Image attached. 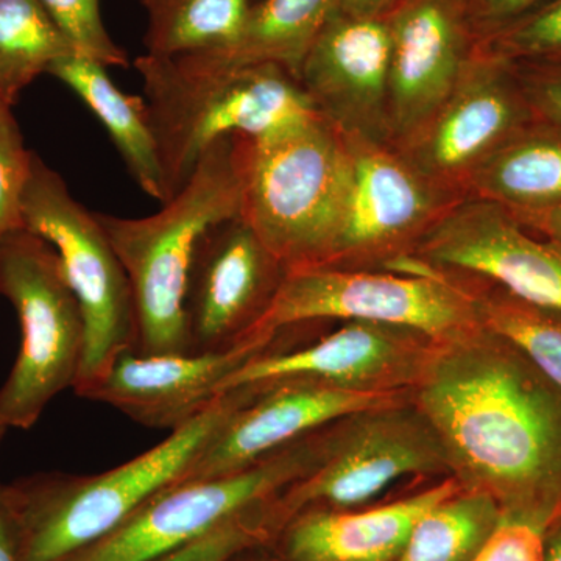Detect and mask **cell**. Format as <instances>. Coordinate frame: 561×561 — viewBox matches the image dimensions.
I'll list each match as a JSON object with an SVG mask.
<instances>
[{
  "label": "cell",
  "instance_id": "cell-32",
  "mask_svg": "<svg viewBox=\"0 0 561 561\" xmlns=\"http://www.w3.org/2000/svg\"><path fill=\"white\" fill-rule=\"evenodd\" d=\"M545 529L524 519L502 516L501 523L471 561H542Z\"/></svg>",
  "mask_w": 561,
  "mask_h": 561
},
{
  "label": "cell",
  "instance_id": "cell-18",
  "mask_svg": "<svg viewBox=\"0 0 561 561\" xmlns=\"http://www.w3.org/2000/svg\"><path fill=\"white\" fill-rule=\"evenodd\" d=\"M256 389V397L232 413L206 443L181 482L241 471L334 421L367 409L412 400V391L356 393L302 379L268 383Z\"/></svg>",
  "mask_w": 561,
  "mask_h": 561
},
{
  "label": "cell",
  "instance_id": "cell-30",
  "mask_svg": "<svg viewBox=\"0 0 561 561\" xmlns=\"http://www.w3.org/2000/svg\"><path fill=\"white\" fill-rule=\"evenodd\" d=\"M73 51L111 68H128L127 51L117 46L103 22L101 0H38Z\"/></svg>",
  "mask_w": 561,
  "mask_h": 561
},
{
  "label": "cell",
  "instance_id": "cell-33",
  "mask_svg": "<svg viewBox=\"0 0 561 561\" xmlns=\"http://www.w3.org/2000/svg\"><path fill=\"white\" fill-rule=\"evenodd\" d=\"M513 66L535 117L561 127V62Z\"/></svg>",
  "mask_w": 561,
  "mask_h": 561
},
{
  "label": "cell",
  "instance_id": "cell-14",
  "mask_svg": "<svg viewBox=\"0 0 561 561\" xmlns=\"http://www.w3.org/2000/svg\"><path fill=\"white\" fill-rule=\"evenodd\" d=\"M440 272L490 280L535 305L561 311V245L523 227L507 209L461 198L435 221L412 251Z\"/></svg>",
  "mask_w": 561,
  "mask_h": 561
},
{
  "label": "cell",
  "instance_id": "cell-22",
  "mask_svg": "<svg viewBox=\"0 0 561 561\" xmlns=\"http://www.w3.org/2000/svg\"><path fill=\"white\" fill-rule=\"evenodd\" d=\"M47 73L76 92L102 122L140 190L154 201H168L146 101L122 92L110 79L105 66L83 55L60 58Z\"/></svg>",
  "mask_w": 561,
  "mask_h": 561
},
{
  "label": "cell",
  "instance_id": "cell-31",
  "mask_svg": "<svg viewBox=\"0 0 561 561\" xmlns=\"http://www.w3.org/2000/svg\"><path fill=\"white\" fill-rule=\"evenodd\" d=\"M32 160L33 151L25 147L11 111L0 114V239L24 228L22 195Z\"/></svg>",
  "mask_w": 561,
  "mask_h": 561
},
{
  "label": "cell",
  "instance_id": "cell-12",
  "mask_svg": "<svg viewBox=\"0 0 561 561\" xmlns=\"http://www.w3.org/2000/svg\"><path fill=\"white\" fill-rule=\"evenodd\" d=\"M278 341L232 373L221 394L289 379L356 393H402L419 386L438 346L412 328L373 321H345L300 348H280Z\"/></svg>",
  "mask_w": 561,
  "mask_h": 561
},
{
  "label": "cell",
  "instance_id": "cell-15",
  "mask_svg": "<svg viewBox=\"0 0 561 561\" xmlns=\"http://www.w3.org/2000/svg\"><path fill=\"white\" fill-rule=\"evenodd\" d=\"M286 272L241 216L209 228L195 251L184 301L191 353L254 345L251 332Z\"/></svg>",
  "mask_w": 561,
  "mask_h": 561
},
{
  "label": "cell",
  "instance_id": "cell-36",
  "mask_svg": "<svg viewBox=\"0 0 561 561\" xmlns=\"http://www.w3.org/2000/svg\"><path fill=\"white\" fill-rule=\"evenodd\" d=\"M512 216L527 230L537 232L553 242H559L561 245V206L560 208L540 210V213L512 214Z\"/></svg>",
  "mask_w": 561,
  "mask_h": 561
},
{
  "label": "cell",
  "instance_id": "cell-38",
  "mask_svg": "<svg viewBox=\"0 0 561 561\" xmlns=\"http://www.w3.org/2000/svg\"><path fill=\"white\" fill-rule=\"evenodd\" d=\"M542 561H561V516L545 530Z\"/></svg>",
  "mask_w": 561,
  "mask_h": 561
},
{
  "label": "cell",
  "instance_id": "cell-13",
  "mask_svg": "<svg viewBox=\"0 0 561 561\" xmlns=\"http://www.w3.org/2000/svg\"><path fill=\"white\" fill-rule=\"evenodd\" d=\"M534 119L515 66L478 46L451 95L397 149L435 186L461 197L472 172Z\"/></svg>",
  "mask_w": 561,
  "mask_h": 561
},
{
  "label": "cell",
  "instance_id": "cell-27",
  "mask_svg": "<svg viewBox=\"0 0 561 561\" xmlns=\"http://www.w3.org/2000/svg\"><path fill=\"white\" fill-rule=\"evenodd\" d=\"M476 291L479 319L561 387V311L516 297L490 280Z\"/></svg>",
  "mask_w": 561,
  "mask_h": 561
},
{
  "label": "cell",
  "instance_id": "cell-21",
  "mask_svg": "<svg viewBox=\"0 0 561 561\" xmlns=\"http://www.w3.org/2000/svg\"><path fill=\"white\" fill-rule=\"evenodd\" d=\"M465 191L512 214L561 206V127L534 119L472 172Z\"/></svg>",
  "mask_w": 561,
  "mask_h": 561
},
{
  "label": "cell",
  "instance_id": "cell-3",
  "mask_svg": "<svg viewBox=\"0 0 561 561\" xmlns=\"http://www.w3.org/2000/svg\"><path fill=\"white\" fill-rule=\"evenodd\" d=\"M236 135L217 140L187 183L147 217L95 213L127 272L140 354L191 353L186 301L198 242L214 225L241 216Z\"/></svg>",
  "mask_w": 561,
  "mask_h": 561
},
{
  "label": "cell",
  "instance_id": "cell-16",
  "mask_svg": "<svg viewBox=\"0 0 561 561\" xmlns=\"http://www.w3.org/2000/svg\"><path fill=\"white\" fill-rule=\"evenodd\" d=\"M386 20L390 125L398 147L419 133L451 95L479 43L467 0H402Z\"/></svg>",
  "mask_w": 561,
  "mask_h": 561
},
{
  "label": "cell",
  "instance_id": "cell-8",
  "mask_svg": "<svg viewBox=\"0 0 561 561\" xmlns=\"http://www.w3.org/2000/svg\"><path fill=\"white\" fill-rule=\"evenodd\" d=\"M22 224L58 254L83 313V360L73 387L79 394L117 357L138 348L130 279L95 213L77 202L60 173L36 153L22 195Z\"/></svg>",
  "mask_w": 561,
  "mask_h": 561
},
{
  "label": "cell",
  "instance_id": "cell-4",
  "mask_svg": "<svg viewBox=\"0 0 561 561\" xmlns=\"http://www.w3.org/2000/svg\"><path fill=\"white\" fill-rule=\"evenodd\" d=\"M257 389H236L164 442L94 476L44 472L9 485L24 561H58L121 526L162 490L180 483L206 443Z\"/></svg>",
  "mask_w": 561,
  "mask_h": 561
},
{
  "label": "cell",
  "instance_id": "cell-20",
  "mask_svg": "<svg viewBox=\"0 0 561 561\" xmlns=\"http://www.w3.org/2000/svg\"><path fill=\"white\" fill-rule=\"evenodd\" d=\"M463 486L453 476L430 490L370 508H301L268 546L280 561H397L409 535L431 507Z\"/></svg>",
  "mask_w": 561,
  "mask_h": 561
},
{
  "label": "cell",
  "instance_id": "cell-1",
  "mask_svg": "<svg viewBox=\"0 0 561 561\" xmlns=\"http://www.w3.org/2000/svg\"><path fill=\"white\" fill-rule=\"evenodd\" d=\"M412 402L465 490L545 530L560 518L561 387L511 342L481 328L438 343Z\"/></svg>",
  "mask_w": 561,
  "mask_h": 561
},
{
  "label": "cell",
  "instance_id": "cell-11",
  "mask_svg": "<svg viewBox=\"0 0 561 561\" xmlns=\"http://www.w3.org/2000/svg\"><path fill=\"white\" fill-rule=\"evenodd\" d=\"M346 140L348 187L324 267H391L411 256L432 225L461 197L421 175L394 146L354 136Z\"/></svg>",
  "mask_w": 561,
  "mask_h": 561
},
{
  "label": "cell",
  "instance_id": "cell-40",
  "mask_svg": "<svg viewBox=\"0 0 561 561\" xmlns=\"http://www.w3.org/2000/svg\"><path fill=\"white\" fill-rule=\"evenodd\" d=\"M7 431H9V426H7L5 421L0 416V443H2L3 437H5Z\"/></svg>",
  "mask_w": 561,
  "mask_h": 561
},
{
  "label": "cell",
  "instance_id": "cell-39",
  "mask_svg": "<svg viewBox=\"0 0 561 561\" xmlns=\"http://www.w3.org/2000/svg\"><path fill=\"white\" fill-rule=\"evenodd\" d=\"M268 545H257L253 546V548L245 549V551L236 553L234 557H231L228 561H280L276 553L273 552V556H268Z\"/></svg>",
  "mask_w": 561,
  "mask_h": 561
},
{
  "label": "cell",
  "instance_id": "cell-24",
  "mask_svg": "<svg viewBox=\"0 0 561 561\" xmlns=\"http://www.w3.org/2000/svg\"><path fill=\"white\" fill-rule=\"evenodd\" d=\"M147 11V54L224 55L241 38L251 0H139Z\"/></svg>",
  "mask_w": 561,
  "mask_h": 561
},
{
  "label": "cell",
  "instance_id": "cell-34",
  "mask_svg": "<svg viewBox=\"0 0 561 561\" xmlns=\"http://www.w3.org/2000/svg\"><path fill=\"white\" fill-rule=\"evenodd\" d=\"M548 0H467L478 43L508 27Z\"/></svg>",
  "mask_w": 561,
  "mask_h": 561
},
{
  "label": "cell",
  "instance_id": "cell-10",
  "mask_svg": "<svg viewBox=\"0 0 561 561\" xmlns=\"http://www.w3.org/2000/svg\"><path fill=\"white\" fill-rule=\"evenodd\" d=\"M408 476H451L440 437L412 400L334 421L319 467L278 501L287 519L301 508L367 504Z\"/></svg>",
  "mask_w": 561,
  "mask_h": 561
},
{
  "label": "cell",
  "instance_id": "cell-42",
  "mask_svg": "<svg viewBox=\"0 0 561 561\" xmlns=\"http://www.w3.org/2000/svg\"><path fill=\"white\" fill-rule=\"evenodd\" d=\"M257 0H251V5H253V3H256Z\"/></svg>",
  "mask_w": 561,
  "mask_h": 561
},
{
  "label": "cell",
  "instance_id": "cell-23",
  "mask_svg": "<svg viewBox=\"0 0 561 561\" xmlns=\"http://www.w3.org/2000/svg\"><path fill=\"white\" fill-rule=\"evenodd\" d=\"M339 0H257L241 38L224 55H208L231 65H276L297 79L321 28Z\"/></svg>",
  "mask_w": 561,
  "mask_h": 561
},
{
  "label": "cell",
  "instance_id": "cell-17",
  "mask_svg": "<svg viewBox=\"0 0 561 561\" xmlns=\"http://www.w3.org/2000/svg\"><path fill=\"white\" fill-rule=\"evenodd\" d=\"M389 69L386 18L335 10L302 60L297 80L321 116L343 135L393 146Z\"/></svg>",
  "mask_w": 561,
  "mask_h": 561
},
{
  "label": "cell",
  "instance_id": "cell-35",
  "mask_svg": "<svg viewBox=\"0 0 561 561\" xmlns=\"http://www.w3.org/2000/svg\"><path fill=\"white\" fill-rule=\"evenodd\" d=\"M0 561H24L20 523L11 504L9 485L0 482Z\"/></svg>",
  "mask_w": 561,
  "mask_h": 561
},
{
  "label": "cell",
  "instance_id": "cell-7",
  "mask_svg": "<svg viewBox=\"0 0 561 561\" xmlns=\"http://www.w3.org/2000/svg\"><path fill=\"white\" fill-rule=\"evenodd\" d=\"M0 295L21 327L20 353L0 387V416L9 430H31L58 394L76 387L83 313L58 254L25 228L0 239Z\"/></svg>",
  "mask_w": 561,
  "mask_h": 561
},
{
  "label": "cell",
  "instance_id": "cell-2",
  "mask_svg": "<svg viewBox=\"0 0 561 561\" xmlns=\"http://www.w3.org/2000/svg\"><path fill=\"white\" fill-rule=\"evenodd\" d=\"M135 68L142 79L168 201L217 140L232 135L268 138L320 114L291 73L267 62L146 54L136 58Z\"/></svg>",
  "mask_w": 561,
  "mask_h": 561
},
{
  "label": "cell",
  "instance_id": "cell-19",
  "mask_svg": "<svg viewBox=\"0 0 561 561\" xmlns=\"http://www.w3.org/2000/svg\"><path fill=\"white\" fill-rule=\"evenodd\" d=\"M272 345H241L221 353L128 351L79 397L111 405L140 426L173 432L208 411L232 373Z\"/></svg>",
  "mask_w": 561,
  "mask_h": 561
},
{
  "label": "cell",
  "instance_id": "cell-5",
  "mask_svg": "<svg viewBox=\"0 0 561 561\" xmlns=\"http://www.w3.org/2000/svg\"><path fill=\"white\" fill-rule=\"evenodd\" d=\"M241 217L295 271L324 265L350 176L346 136L321 114L264 139L236 135Z\"/></svg>",
  "mask_w": 561,
  "mask_h": 561
},
{
  "label": "cell",
  "instance_id": "cell-29",
  "mask_svg": "<svg viewBox=\"0 0 561 561\" xmlns=\"http://www.w3.org/2000/svg\"><path fill=\"white\" fill-rule=\"evenodd\" d=\"M478 46L511 65L561 62V0H548Z\"/></svg>",
  "mask_w": 561,
  "mask_h": 561
},
{
  "label": "cell",
  "instance_id": "cell-6",
  "mask_svg": "<svg viewBox=\"0 0 561 561\" xmlns=\"http://www.w3.org/2000/svg\"><path fill=\"white\" fill-rule=\"evenodd\" d=\"M398 272L302 267L287 271L250 343L271 345L286 328L319 320L373 321L412 328L437 343L481 330L476 291L405 257Z\"/></svg>",
  "mask_w": 561,
  "mask_h": 561
},
{
  "label": "cell",
  "instance_id": "cell-37",
  "mask_svg": "<svg viewBox=\"0 0 561 561\" xmlns=\"http://www.w3.org/2000/svg\"><path fill=\"white\" fill-rule=\"evenodd\" d=\"M402 0H339L337 10L356 18H386Z\"/></svg>",
  "mask_w": 561,
  "mask_h": 561
},
{
  "label": "cell",
  "instance_id": "cell-9",
  "mask_svg": "<svg viewBox=\"0 0 561 561\" xmlns=\"http://www.w3.org/2000/svg\"><path fill=\"white\" fill-rule=\"evenodd\" d=\"M328 434L330 426L321 427L231 474L175 483L110 534L58 561H157L179 551L316 470Z\"/></svg>",
  "mask_w": 561,
  "mask_h": 561
},
{
  "label": "cell",
  "instance_id": "cell-41",
  "mask_svg": "<svg viewBox=\"0 0 561 561\" xmlns=\"http://www.w3.org/2000/svg\"><path fill=\"white\" fill-rule=\"evenodd\" d=\"M7 111H11L10 106H7L5 103L0 102V114L7 113Z\"/></svg>",
  "mask_w": 561,
  "mask_h": 561
},
{
  "label": "cell",
  "instance_id": "cell-28",
  "mask_svg": "<svg viewBox=\"0 0 561 561\" xmlns=\"http://www.w3.org/2000/svg\"><path fill=\"white\" fill-rule=\"evenodd\" d=\"M278 496L238 513L216 529L157 561H228L253 546L268 545L284 524Z\"/></svg>",
  "mask_w": 561,
  "mask_h": 561
},
{
  "label": "cell",
  "instance_id": "cell-25",
  "mask_svg": "<svg viewBox=\"0 0 561 561\" xmlns=\"http://www.w3.org/2000/svg\"><path fill=\"white\" fill-rule=\"evenodd\" d=\"M501 519L493 497L461 489L421 515L397 561H471Z\"/></svg>",
  "mask_w": 561,
  "mask_h": 561
},
{
  "label": "cell",
  "instance_id": "cell-26",
  "mask_svg": "<svg viewBox=\"0 0 561 561\" xmlns=\"http://www.w3.org/2000/svg\"><path fill=\"white\" fill-rule=\"evenodd\" d=\"M76 54L38 0H0V102L22 91L62 57Z\"/></svg>",
  "mask_w": 561,
  "mask_h": 561
}]
</instances>
